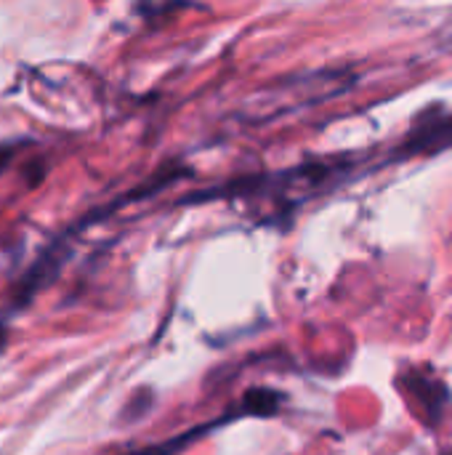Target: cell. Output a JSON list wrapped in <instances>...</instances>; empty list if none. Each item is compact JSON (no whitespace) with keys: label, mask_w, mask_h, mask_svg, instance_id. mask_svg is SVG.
I'll return each instance as SVG.
<instances>
[{"label":"cell","mask_w":452,"mask_h":455,"mask_svg":"<svg viewBox=\"0 0 452 455\" xmlns=\"http://www.w3.org/2000/svg\"><path fill=\"white\" fill-rule=\"evenodd\" d=\"M67 243H69V232L53 237V240L35 256V261L27 267V272L19 277L13 293H11L8 312H21L24 307H29L32 299H35L40 291H45V288L61 275L64 264H67L69 256H72V251H69Z\"/></svg>","instance_id":"obj_1"},{"label":"cell","mask_w":452,"mask_h":455,"mask_svg":"<svg viewBox=\"0 0 452 455\" xmlns=\"http://www.w3.org/2000/svg\"><path fill=\"white\" fill-rule=\"evenodd\" d=\"M448 144H452V115L440 123L416 128V133L408 139V144L400 147V157L416 155V152H432L434 147H448Z\"/></svg>","instance_id":"obj_2"},{"label":"cell","mask_w":452,"mask_h":455,"mask_svg":"<svg viewBox=\"0 0 452 455\" xmlns=\"http://www.w3.org/2000/svg\"><path fill=\"white\" fill-rule=\"evenodd\" d=\"M408 387H410L413 395L421 392V403L432 411V421H437L440 413H442V403L448 400V389L442 384H437V381H429V379L418 376V373H410V384Z\"/></svg>","instance_id":"obj_3"},{"label":"cell","mask_w":452,"mask_h":455,"mask_svg":"<svg viewBox=\"0 0 452 455\" xmlns=\"http://www.w3.org/2000/svg\"><path fill=\"white\" fill-rule=\"evenodd\" d=\"M248 405L245 411L248 413H258V416H272L280 405V397L274 392H266V389H258V392H248L245 395V403Z\"/></svg>","instance_id":"obj_4"},{"label":"cell","mask_w":452,"mask_h":455,"mask_svg":"<svg viewBox=\"0 0 452 455\" xmlns=\"http://www.w3.org/2000/svg\"><path fill=\"white\" fill-rule=\"evenodd\" d=\"M24 144H29V141H27V139H13V141H3V144H0V176L8 171V165L13 163V157L19 155V149H21Z\"/></svg>","instance_id":"obj_5"},{"label":"cell","mask_w":452,"mask_h":455,"mask_svg":"<svg viewBox=\"0 0 452 455\" xmlns=\"http://www.w3.org/2000/svg\"><path fill=\"white\" fill-rule=\"evenodd\" d=\"M8 347V323H3L0 320V352Z\"/></svg>","instance_id":"obj_6"}]
</instances>
